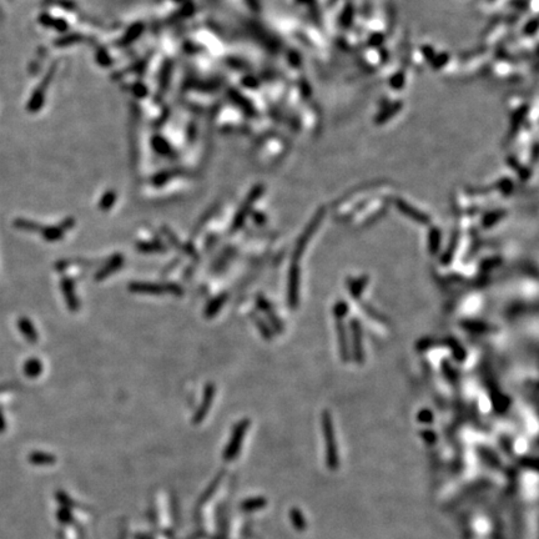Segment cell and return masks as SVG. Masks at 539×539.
<instances>
[{
    "label": "cell",
    "mask_w": 539,
    "mask_h": 539,
    "mask_svg": "<svg viewBox=\"0 0 539 539\" xmlns=\"http://www.w3.org/2000/svg\"><path fill=\"white\" fill-rule=\"evenodd\" d=\"M322 428L326 446V462L331 470H336L338 466V456H337V444L335 437V427L332 416L330 411L322 412Z\"/></svg>",
    "instance_id": "1"
},
{
    "label": "cell",
    "mask_w": 539,
    "mask_h": 539,
    "mask_svg": "<svg viewBox=\"0 0 539 539\" xmlns=\"http://www.w3.org/2000/svg\"><path fill=\"white\" fill-rule=\"evenodd\" d=\"M176 287V285H174V283H170V285H166V286H158V285H152V283H139V282H135V283H131L130 288H131V291L134 292H141V294H164V292H172V294H175L171 288H175Z\"/></svg>",
    "instance_id": "6"
},
{
    "label": "cell",
    "mask_w": 539,
    "mask_h": 539,
    "mask_svg": "<svg viewBox=\"0 0 539 539\" xmlns=\"http://www.w3.org/2000/svg\"><path fill=\"white\" fill-rule=\"evenodd\" d=\"M367 282H369L367 277H361V278H357V280L352 281V283H351V288H350L352 296L356 297V299H358V297L361 296V294H362L363 288H365L366 285H367Z\"/></svg>",
    "instance_id": "13"
},
{
    "label": "cell",
    "mask_w": 539,
    "mask_h": 539,
    "mask_svg": "<svg viewBox=\"0 0 539 539\" xmlns=\"http://www.w3.org/2000/svg\"><path fill=\"white\" fill-rule=\"evenodd\" d=\"M347 313H348V303H347V302L343 301V300H339V301H337L336 303H335V307H334L335 317L344 318L346 316H347Z\"/></svg>",
    "instance_id": "14"
},
{
    "label": "cell",
    "mask_w": 539,
    "mask_h": 539,
    "mask_svg": "<svg viewBox=\"0 0 539 539\" xmlns=\"http://www.w3.org/2000/svg\"><path fill=\"white\" fill-rule=\"evenodd\" d=\"M257 304L260 306L261 311H264V312L266 313L267 318H269V321L271 322V325H272L273 329H275L277 332H282L283 331V325H282V322H281L280 318L276 316L272 304L270 303V302L267 301V300L265 299L264 296H257Z\"/></svg>",
    "instance_id": "7"
},
{
    "label": "cell",
    "mask_w": 539,
    "mask_h": 539,
    "mask_svg": "<svg viewBox=\"0 0 539 539\" xmlns=\"http://www.w3.org/2000/svg\"><path fill=\"white\" fill-rule=\"evenodd\" d=\"M418 421L419 422H425V423H431V422L433 421V414L432 412L428 411V409H422V411H419L418 413Z\"/></svg>",
    "instance_id": "17"
},
{
    "label": "cell",
    "mask_w": 539,
    "mask_h": 539,
    "mask_svg": "<svg viewBox=\"0 0 539 539\" xmlns=\"http://www.w3.org/2000/svg\"><path fill=\"white\" fill-rule=\"evenodd\" d=\"M123 256H116V259L112 260L111 262H110L109 265H106V266L104 267V270H101L99 272V275L96 276V278L99 280V278H104L106 277V276H109L110 273L114 272V270L112 269H119V267L121 266V264H123Z\"/></svg>",
    "instance_id": "12"
},
{
    "label": "cell",
    "mask_w": 539,
    "mask_h": 539,
    "mask_svg": "<svg viewBox=\"0 0 539 539\" xmlns=\"http://www.w3.org/2000/svg\"><path fill=\"white\" fill-rule=\"evenodd\" d=\"M255 323L257 325V327L260 329V331H261V335L265 337V338H271L272 337V334H271V330L267 329V326L265 325L264 321L261 320V318H257L255 317Z\"/></svg>",
    "instance_id": "16"
},
{
    "label": "cell",
    "mask_w": 539,
    "mask_h": 539,
    "mask_svg": "<svg viewBox=\"0 0 539 539\" xmlns=\"http://www.w3.org/2000/svg\"><path fill=\"white\" fill-rule=\"evenodd\" d=\"M300 278L301 270L299 262H292L288 271V286H287V302L288 306L296 308L300 301Z\"/></svg>",
    "instance_id": "2"
},
{
    "label": "cell",
    "mask_w": 539,
    "mask_h": 539,
    "mask_svg": "<svg viewBox=\"0 0 539 539\" xmlns=\"http://www.w3.org/2000/svg\"><path fill=\"white\" fill-rule=\"evenodd\" d=\"M435 231H432V234L430 235V251L431 254H437L438 248L440 245V234L438 233L437 229H433Z\"/></svg>",
    "instance_id": "15"
},
{
    "label": "cell",
    "mask_w": 539,
    "mask_h": 539,
    "mask_svg": "<svg viewBox=\"0 0 539 539\" xmlns=\"http://www.w3.org/2000/svg\"><path fill=\"white\" fill-rule=\"evenodd\" d=\"M225 301H226V295H222V296L216 297L214 301H211L210 303H208V306L206 307V316H207V317H212L214 315H216V312L220 310V308H221V306L225 303Z\"/></svg>",
    "instance_id": "11"
},
{
    "label": "cell",
    "mask_w": 539,
    "mask_h": 539,
    "mask_svg": "<svg viewBox=\"0 0 539 539\" xmlns=\"http://www.w3.org/2000/svg\"><path fill=\"white\" fill-rule=\"evenodd\" d=\"M63 290H64L65 299H67V302L70 308H71V311H76V308L79 306V302L78 299H76V295H75L72 281L69 280V278H65L63 281Z\"/></svg>",
    "instance_id": "9"
},
{
    "label": "cell",
    "mask_w": 539,
    "mask_h": 539,
    "mask_svg": "<svg viewBox=\"0 0 539 539\" xmlns=\"http://www.w3.org/2000/svg\"><path fill=\"white\" fill-rule=\"evenodd\" d=\"M351 336H352V357L356 363L362 365L365 362V350H363L362 326L357 318H353L350 322Z\"/></svg>",
    "instance_id": "3"
},
{
    "label": "cell",
    "mask_w": 539,
    "mask_h": 539,
    "mask_svg": "<svg viewBox=\"0 0 539 539\" xmlns=\"http://www.w3.org/2000/svg\"><path fill=\"white\" fill-rule=\"evenodd\" d=\"M214 395H215V387H214V384H207V387H206L205 390V396H203V401L202 403H201V407L199 408L198 413L195 414V422L198 423V422H201L202 421L203 417L206 416V413H207V411L210 409L211 407V403H212V400H214Z\"/></svg>",
    "instance_id": "8"
},
{
    "label": "cell",
    "mask_w": 539,
    "mask_h": 539,
    "mask_svg": "<svg viewBox=\"0 0 539 539\" xmlns=\"http://www.w3.org/2000/svg\"><path fill=\"white\" fill-rule=\"evenodd\" d=\"M398 208L402 211L403 214H406L407 216L412 217L414 221L419 222V224H428V222H430V219H428V217L426 216L425 214L418 212V211H416L414 208H412L411 206L407 205V203L402 202V201H401V202H398Z\"/></svg>",
    "instance_id": "10"
},
{
    "label": "cell",
    "mask_w": 539,
    "mask_h": 539,
    "mask_svg": "<svg viewBox=\"0 0 539 539\" xmlns=\"http://www.w3.org/2000/svg\"><path fill=\"white\" fill-rule=\"evenodd\" d=\"M322 220V214H318L317 216L313 217V220L311 221V224L306 227L302 235L300 236L299 241L296 243V247L294 250V255H292V262H299L301 261V257L303 255L304 250H306V246L308 243V241L311 240V237L313 236V234L316 233V229H317L318 224Z\"/></svg>",
    "instance_id": "4"
},
{
    "label": "cell",
    "mask_w": 539,
    "mask_h": 539,
    "mask_svg": "<svg viewBox=\"0 0 539 539\" xmlns=\"http://www.w3.org/2000/svg\"><path fill=\"white\" fill-rule=\"evenodd\" d=\"M336 318V334H337V342H338V348H339V355H341L342 361L343 362H347L351 357L350 352V346H348V335L347 330H346V326L343 323V318Z\"/></svg>",
    "instance_id": "5"
}]
</instances>
